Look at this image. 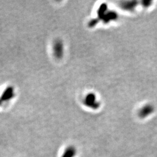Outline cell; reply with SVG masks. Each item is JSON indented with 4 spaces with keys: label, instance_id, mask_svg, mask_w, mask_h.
Wrapping results in <instances>:
<instances>
[{
    "label": "cell",
    "instance_id": "obj_1",
    "mask_svg": "<svg viewBox=\"0 0 157 157\" xmlns=\"http://www.w3.org/2000/svg\"><path fill=\"white\" fill-rule=\"evenodd\" d=\"M154 107L151 105L147 104L141 109L139 112V115L141 118H145L152 114L154 112Z\"/></svg>",
    "mask_w": 157,
    "mask_h": 157
},
{
    "label": "cell",
    "instance_id": "obj_2",
    "mask_svg": "<svg viewBox=\"0 0 157 157\" xmlns=\"http://www.w3.org/2000/svg\"><path fill=\"white\" fill-rule=\"evenodd\" d=\"M76 148L74 146H69L65 149L61 157H75L76 155Z\"/></svg>",
    "mask_w": 157,
    "mask_h": 157
},
{
    "label": "cell",
    "instance_id": "obj_3",
    "mask_svg": "<svg viewBox=\"0 0 157 157\" xmlns=\"http://www.w3.org/2000/svg\"><path fill=\"white\" fill-rule=\"evenodd\" d=\"M54 51H55V55L56 56L59 58L62 56L63 52V47H62V43L61 41H56V43L54 45Z\"/></svg>",
    "mask_w": 157,
    "mask_h": 157
}]
</instances>
